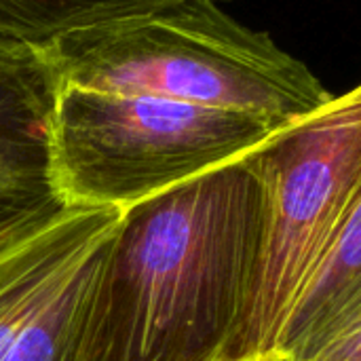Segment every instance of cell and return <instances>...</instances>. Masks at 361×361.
<instances>
[{
  "mask_svg": "<svg viewBox=\"0 0 361 361\" xmlns=\"http://www.w3.org/2000/svg\"><path fill=\"white\" fill-rule=\"evenodd\" d=\"M360 319L361 201H357L294 296L273 353L305 357Z\"/></svg>",
  "mask_w": 361,
  "mask_h": 361,
  "instance_id": "52a82bcc",
  "label": "cell"
},
{
  "mask_svg": "<svg viewBox=\"0 0 361 361\" xmlns=\"http://www.w3.org/2000/svg\"><path fill=\"white\" fill-rule=\"evenodd\" d=\"M264 205L245 154L123 209L89 290L78 361H222Z\"/></svg>",
  "mask_w": 361,
  "mask_h": 361,
  "instance_id": "6da1fadb",
  "label": "cell"
},
{
  "mask_svg": "<svg viewBox=\"0 0 361 361\" xmlns=\"http://www.w3.org/2000/svg\"><path fill=\"white\" fill-rule=\"evenodd\" d=\"M247 157L264 182L267 205L250 292L222 361L273 353L302 281L361 201V89L334 95Z\"/></svg>",
  "mask_w": 361,
  "mask_h": 361,
  "instance_id": "277c9868",
  "label": "cell"
},
{
  "mask_svg": "<svg viewBox=\"0 0 361 361\" xmlns=\"http://www.w3.org/2000/svg\"><path fill=\"white\" fill-rule=\"evenodd\" d=\"M59 85L44 47L0 36V254L72 207L53 167Z\"/></svg>",
  "mask_w": 361,
  "mask_h": 361,
  "instance_id": "8992f818",
  "label": "cell"
},
{
  "mask_svg": "<svg viewBox=\"0 0 361 361\" xmlns=\"http://www.w3.org/2000/svg\"><path fill=\"white\" fill-rule=\"evenodd\" d=\"M44 51L59 82L245 112L277 129L334 97L305 61L218 0H171L70 32Z\"/></svg>",
  "mask_w": 361,
  "mask_h": 361,
  "instance_id": "7a4b0ae2",
  "label": "cell"
},
{
  "mask_svg": "<svg viewBox=\"0 0 361 361\" xmlns=\"http://www.w3.org/2000/svg\"><path fill=\"white\" fill-rule=\"evenodd\" d=\"M171 0H0V36L38 47L104 21L148 13Z\"/></svg>",
  "mask_w": 361,
  "mask_h": 361,
  "instance_id": "ba28073f",
  "label": "cell"
},
{
  "mask_svg": "<svg viewBox=\"0 0 361 361\" xmlns=\"http://www.w3.org/2000/svg\"><path fill=\"white\" fill-rule=\"evenodd\" d=\"M275 131L245 112L61 82L53 112L55 180L68 205L123 212L245 157Z\"/></svg>",
  "mask_w": 361,
  "mask_h": 361,
  "instance_id": "3957f363",
  "label": "cell"
},
{
  "mask_svg": "<svg viewBox=\"0 0 361 361\" xmlns=\"http://www.w3.org/2000/svg\"><path fill=\"white\" fill-rule=\"evenodd\" d=\"M118 218L114 207L72 205L0 254V361H78L89 290Z\"/></svg>",
  "mask_w": 361,
  "mask_h": 361,
  "instance_id": "5b68a950",
  "label": "cell"
},
{
  "mask_svg": "<svg viewBox=\"0 0 361 361\" xmlns=\"http://www.w3.org/2000/svg\"><path fill=\"white\" fill-rule=\"evenodd\" d=\"M256 361H361V319L343 328L326 345L305 357H286L271 353Z\"/></svg>",
  "mask_w": 361,
  "mask_h": 361,
  "instance_id": "9c48e42d",
  "label": "cell"
}]
</instances>
